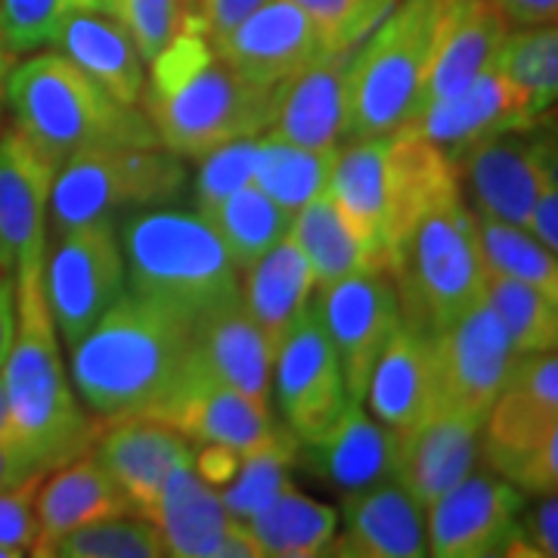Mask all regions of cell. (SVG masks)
<instances>
[{
	"label": "cell",
	"mask_w": 558,
	"mask_h": 558,
	"mask_svg": "<svg viewBox=\"0 0 558 558\" xmlns=\"http://www.w3.org/2000/svg\"><path fill=\"white\" fill-rule=\"evenodd\" d=\"M481 465L524 497L558 487V354H519L481 422Z\"/></svg>",
	"instance_id": "cell-10"
},
{
	"label": "cell",
	"mask_w": 558,
	"mask_h": 558,
	"mask_svg": "<svg viewBox=\"0 0 558 558\" xmlns=\"http://www.w3.org/2000/svg\"><path fill=\"white\" fill-rule=\"evenodd\" d=\"M208 40L236 75L267 90H279L286 81L329 53L314 22L292 0H267L240 25Z\"/></svg>",
	"instance_id": "cell-18"
},
{
	"label": "cell",
	"mask_w": 558,
	"mask_h": 558,
	"mask_svg": "<svg viewBox=\"0 0 558 558\" xmlns=\"http://www.w3.org/2000/svg\"><path fill=\"white\" fill-rule=\"evenodd\" d=\"M524 230H527L534 240L543 242L549 252H558V178L549 180V183L537 193Z\"/></svg>",
	"instance_id": "cell-47"
},
{
	"label": "cell",
	"mask_w": 558,
	"mask_h": 558,
	"mask_svg": "<svg viewBox=\"0 0 558 558\" xmlns=\"http://www.w3.org/2000/svg\"><path fill=\"white\" fill-rule=\"evenodd\" d=\"M196 3H199L202 22H205V35L218 38L233 25H240L245 16H252L267 0H196Z\"/></svg>",
	"instance_id": "cell-48"
},
{
	"label": "cell",
	"mask_w": 558,
	"mask_h": 558,
	"mask_svg": "<svg viewBox=\"0 0 558 558\" xmlns=\"http://www.w3.org/2000/svg\"><path fill=\"white\" fill-rule=\"evenodd\" d=\"M32 475H44V469H40L38 462L28 457L20 444H13V440L0 444V490L32 478Z\"/></svg>",
	"instance_id": "cell-51"
},
{
	"label": "cell",
	"mask_w": 558,
	"mask_h": 558,
	"mask_svg": "<svg viewBox=\"0 0 558 558\" xmlns=\"http://www.w3.org/2000/svg\"><path fill=\"white\" fill-rule=\"evenodd\" d=\"M484 301L497 314L515 354H543L558 348V299L515 279H487Z\"/></svg>",
	"instance_id": "cell-39"
},
{
	"label": "cell",
	"mask_w": 558,
	"mask_h": 558,
	"mask_svg": "<svg viewBox=\"0 0 558 558\" xmlns=\"http://www.w3.org/2000/svg\"><path fill=\"white\" fill-rule=\"evenodd\" d=\"M363 407L398 435L438 416L444 395L432 332L400 323L369 373Z\"/></svg>",
	"instance_id": "cell-21"
},
{
	"label": "cell",
	"mask_w": 558,
	"mask_h": 558,
	"mask_svg": "<svg viewBox=\"0 0 558 558\" xmlns=\"http://www.w3.org/2000/svg\"><path fill=\"white\" fill-rule=\"evenodd\" d=\"M270 391L289 435L299 444L319 438L351 403L339 354L319 323L314 301L274 351Z\"/></svg>",
	"instance_id": "cell-12"
},
{
	"label": "cell",
	"mask_w": 558,
	"mask_h": 558,
	"mask_svg": "<svg viewBox=\"0 0 558 558\" xmlns=\"http://www.w3.org/2000/svg\"><path fill=\"white\" fill-rule=\"evenodd\" d=\"M481 465V422L440 410L438 416L398 435L395 478L422 509Z\"/></svg>",
	"instance_id": "cell-26"
},
{
	"label": "cell",
	"mask_w": 558,
	"mask_h": 558,
	"mask_svg": "<svg viewBox=\"0 0 558 558\" xmlns=\"http://www.w3.org/2000/svg\"><path fill=\"white\" fill-rule=\"evenodd\" d=\"M3 109L13 116L10 128L57 168L94 149L159 143L140 106L112 100L57 50L16 60L3 87Z\"/></svg>",
	"instance_id": "cell-6"
},
{
	"label": "cell",
	"mask_w": 558,
	"mask_h": 558,
	"mask_svg": "<svg viewBox=\"0 0 558 558\" xmlns=\"http://www.w3.org/2000/svg\"><path fill=\"white\" fill-rule=\"evenodd\" d=\"M196 211L208 220V227L215 230V236L227 248V255L240 274H245L267 248H274L286 236L289 220H292L267 193H260L255 183Z\"/></svg>",
	"instance_id": "cell-35"
},
{
	"label": "cell",
	"mask_w": 558,
	"mask_h": 558,
	"mask_svg": "<svg viewBox=\"0 0 558 558\" xmlns=\"http://www.w3.org/2000/svg\"><path fill=\"white\" fill-rule=\"evenodd\" d=\"M149 519L165 539V553L174 558H211L223 531L236 521L215 484L199 475L196 459L168 475Z\"/></svg>",
	"instance_id": "cell-31"
},
{
	"label": "cell",
	"mask_w": 558,
	"mask_h": 558,
	"mask_svg": "<svg viewBox=\"0 0 558 558\" xmlns=\"http://www.w3.org/2000/svg\"><path fill=\"white\" fill-rule=\"evenodd\" d=\"M494 69L509 81L539 116L553 112L558 97V28L549 25H521L509 28L499 44Z\"/></svg>",
	"instance_id": "cell-37"
},
{
	"label": "cell",
	"mask_w": 558,
	"mask_h": 558,
	"mask_svg": "<svg viewBox=\"0 0 558 558\" xmlns=\"http://www.w3.org/2000/svg\"><path fill=\"white\" fill-rule=\"evenodd\" d=\"M457 186V165L432 140L416 128H395L341 146L329 196L391 274L418 220Z\"/></svg>",
	"instance_id": "cell-3"
},
{
	"label": "cell",
	"mask_w": 558,
	"mask_h": 558,
	"mask_svg": "<svg viewBox=\"0 0 558 558\" xmlns=\"http://www.w3.org/2000/svg\"><path fill=\"white\" fill-rule=\"evenodd\" d=\"M299 462L341 499L363 494L398 469V432L381 425L360 400H351L319 438L299 444Z\"/></svg>",
	"instance_id": "cell-23"
},
{
	"label": "cell",
	"mask_w": 558,
	"mask_h": 558,
	"mask_svg": "<svg viewBox=\"0 0 558 558\" xmlns=\"http://www.w3.org/2000/svg\"><path fill=\"white\" fill-rule=\"evenodd\" d=\"M196 363L205 376L270 407L274 348L267 344L258 323L248 317L242 301L196 329Z\"/></svg>",
	"instance_id": "cell-32"
},
{
	"label": "cell",
	"mask_w": 558,
	"mask_h": 558,
	"mask_svg": "<svg viewBox=\"0 0 558 558\" xmlns=\"http://www.w3.org/2000/svg\"><path fill=\"white\" fill-rule=\"evenodd\" d=\"M100 10L131 35L146 62L183 35L205 28L196 0H100Z\"/></svg>",
	"instance_id": "cell-40"
},
{
	"label": "cell",
	"mask_w": 558,
	"mask_h": 558,
	"mask_svg": "<svg viewBox=\"0 0 558 558\" xmlns=\"http://www.w3.org/2000/svg\"><path fill=\"white\" fill-rule=\"evenodd\" d=\"M47 475V472H44ZM44 475L20 481L0 490V549L10 558L28 556L38 534V490Z\"/></svg>",
	"instance_id": "cell-45"
},
{
	"label": "cell",
	"mask_w": 558,
	"mask_h": 558,
	"mask_svg": "<svg viewBox=\"0 0 558 558\" xmlns=\"http://www.w3.org/2000/svg\"><path fill=\"white\" fill-rule=\"evenodd\" d=\"M242 307L258 323L267 344L277 351L279 341L299 323L317 292V279L299 242L286 230V236L267 248L245 274H240Z\"/></svg>",
	"instance_id": "cell-29"
},
{
	"label": "cell",
	"mask_w": 558,
	"mask_h": 558,
	"mask_svg": "<svg viewBox=\"0 0 558 558\" xmlns=\"http://www.w3.org/2000/svg\"><path fill=\"white\" fill-rule=\"evenodd\" d=\"M546 119L475 146L459 159V183L469 186L472 211L524 227L537 193L558 178L556 137Z\"/></svg>",
	"instance_id": "cell-15"
},
{
	"label": "cell",
	"mask_w": 558,
	"mask_h": 558,
	"mask_svg": "<svg viewBox=\"0 0 558 558\" xmlns=\"http://www.w3.org/2000/svg\"><path fill=\"white\" fill-rule=\"evenodd\" d=\"M255 159H258V137L233 140V143H223L218 149L199 156L196 159L199 168H196V180H193L196 208L215 205L223 196L255 183Z\"/></svg>",
	"instance_id": "cell-44"
},
{
	"label": "cell",
	"mask_w": 558,
	"mask_h": 558,
	"mask_svg": "<svg viewBox=\"0 0 558 558\" xmlns=\"http://www.w3.org/2000/svg\"><path fill=\"white\" fill-rule=\"evenodd\" d=\"M326 556L339 558H418L428 556L425 509L398 478L344 497L339 527Z\"/></svg>",
	"instance_id": "cell-24"
},
{
	"label": "cell",
	"mask_w": 558,
	"mask_h": 558,
	"mask_svg": "<svg viewBox=\"0 0 558 558\" xmlns=\"http://www.w3.org/2000/svg\"><path fill=\"white\" fill-rule=\"evenodd\" d=\"M403 323L440 332L475 311L487 292L475 211L462 199V183L418 220L391 270Z\"/></svg>",
	"instance_id": "cell-7"
},
{
	"label": "cell",
	"mask_w": 558,
	"mask_h": 558,
	"mask_svg": "<svg viewBox=\"0 0 558 558\" xmlns=\"http://www.w3.org/2000/svg\"><path fill=\"white\" fill-rule=\"evenodd\" d=\"M35 509H38V534L28 556L38 558L50 556L53 546L75 527L131 512L128 499L121 497L116 481L109 478V472L102 469L100 459L94 457V450L47 472L40 481Z\"/></svg>",
	"instance_id": "cell-28"
},
{
	"label": "cell",
	"mask_w": 558,
	"mask_h": 558,
	"mask_svg": "<svg viewBox=\"0 0 558 558\" xmlns=\"http://www.w3.org/2000/svg\"><path fill=\"white\" fill-rule=\"evenodd\" d=\"M94 457L100 459L109 478L116 481L131 512L143 519L153 515L156 499L168 475L196 459L193 444L171 425L146 416H121L97 425ZM153 521V519H149Z\"/></svg>",
	"instance_id": "cell-20"
},
{
	"label": "cell",
	"mask_w": 558,
	"mask_h": 558,
	"mask_svg": "<svg viewBox=\"0 0 558 558\" xmlns=\"http://www.w3.org/2000/svg\"><path fill=\"white\" fill-rule=\"evenodd\" d=\"M277 94L236 75L199 28L146 62L140 109L165 149L196 161L223 143L264 134Z\"/></svg>",
	"instance_id": "cell-2"
},
{
	"label": "cell",
	"mask_w": 558,
	"mask_h": 558,
	"mask_svg": "<svg viewBox=\"0 0 558 558\" xmlns=\"http://www.w3.org/2000/svg\"><path fill=\"white\" fill-rule=\"evenodd\" d=\"M524 494L487 465L450 487L425 509L428 556L490 558L502 556L524 509Z\"/></svg>",
	"instance_id": "cell-16"
},
{
	"label": "cell",
	"mask_w": 558,
	"mask_h": 558,
	"mask_svg": "<svg viewBox=\"0 0 558 558\" xmlns=\"http://www.w3.org/2000/svg\"><path fill=\"white\" fill-rule=\"evenodd\" d=\"M128 292L190 329L242 301L240 270L196 208L161 205L119 223Z\"/></svg>",
	"instance_id": "cell-5"
},
{
	"label": "cell",
	"mask_w": 558,
	"mask_h": 558,
	"mask_svg": "<svg viewBox=\"0 0 558 558\" xmlns=\"http://www.w3.org/2000/svg\"><path fill=\"white\" fill-rule=\"evenodd\" d=\"M196 369V329L124 292L69 348V379L100 422L149 416Z\"/></svg>",
	"instance_id": "cell-1"
},
{
	"label": "cell",
	"mask_w": 558,
	"mask_h": 558,
	"mask_svg": "<svg viewBox=\"0 0 558 558\" xmlns=\"http://www.w3.org/2000/svg\"><path fill=\"white\" fill-rule=\"evenodd\" d=\"M16 65V53L10 50L7 35H3V22H0V119H3V87H7V75Z\"/></svg>",
	"instance_id": "cell-52"
},
{
	"label": "cell",
	"mask_w": 558,
	"mask_h": 558,
	"mask_svg": "<svg viewBox=\"0 0 558 558\" xmlns=\"http://www.w3.org/2000/svg\"><path fill=\"white\" fill-rule=\"evenodd\" d=\"M444 410L484 422L515 363V351L487 301L435 332Z\"/></svg>",
	"instance_id": "cell-17"
},
{
	"label": "cell",
	"mask_w": 558,
	"mask_h": 558,
	"mask_svg": "<svg viewBox=\"0 0 558 558\" xmlns=\"http://www.w3.org/2000/svg\"><path fill=\"white\" fill-rule=\"evenodd\" d=\"M128 292L119 223H87L57 233L44 258V295L65 348L78 344L94 323Z\"/></svg>",
	"instance_id": "cell-11"
},
{
	"label": "cell",
	"mask_w": 558,
	"mask_h": 558,
	"mask_svg": "<svg viewBox=\"0 0 558 558\" xmlns=\"http://www.w3.org/2000/svg\"><path fill=\"white\" fill-rule=\"evenodd\" d=\"M16 332V267L0 248V366Z\"/></svg>",
	"instance_id": "cell-49"
},
{
	"label": "cell",
	"mask_w": 558,
	"mask_h": 558,
	"mask_svg": "<svg viewBox=\"0 0 558 558\" xmlns=\"http://www.w3.org/2000/svg\"><path fill=\"white\" fill-rule=\"evenodd\" d=\"M146 418L171 425L193 450H220L233 457L295 440L286 425H277L274 407L205 376L199 363Z\"/></svg>",
	"instance_id": "cell-13"
},
{
	"label": "cell",
	"mask_w": 558,
	"mask_h": 558,
	"mask_svg": "<svg viewBox=\"0 0 558 558\" xmlns=\"http://www.w3.org/2000/svg\"><path fill=\"white\" fill-rule=\"evenodd\" d=\"M336 156L339 149H307L264 131L258 134L255 186L292 218L307 202L329 190Z\"/></svg>",
	"instance_id": "cell-36"
},
{
	"label": "cell",
	"mask_w": 558,
	"mask_h": 558,
	"mask_svg": "<svg viewBox=\"0 0 558 558\" xmlns=\"http://www.w3.org/2000/svg\"><path fill=\"white\" fill-rule=\"evenodd\" d=\"M348 53H323L277 94L270 134L307 149H341L348 128Z\"/></svg>",
	"instance_id": "cell-25"
},
{
	"label": "cell",
	"mask_w": 558,
	"mask_h": 558,
	"mask_svg": "<svg viewBox=\"0 0 558 558\" xmlns=\"http://www.w3.org/2000/svg\"><path fill=\"white\" fill-rule=\"evenodd\" d=\"M16 444L44 472L94 447L97 425L72 388L44 295V264L16 270V332L0 366Z\"/></svg>",
	"instance_id": "cell-4"
},
{
	"label": "cell",
	"mask_w": 558,
	"mask_h": 558,
	"mask_svg": "<svg viewBox=\"0 0 558 558\" xmlns=\"http://www.w3.org/2000/svg\"><path fill=\"white\" fill-rule=\"evenodd\" d=\"M258 539L264 558H317L326 556L339 527V509L304 497L292 484L258 515L245 519Z\"/></svg>",
	"instance_id": "cell-34"
},
{
	"label": "cell",
	"mask_w": 558,
	"mask_h": 558,
	"mask_svg": "<svg viewBox=\"0 0 558 558\" xmlns=\"http://www.w3.org/2000/svg\"><path fill=\"white\" fill-rule=\"evenodd\" d=\"M165 539H161L156 521L124 512L109 519L90 521L84 527L69 531L53 546L50 558H165Z\"/></svg>",
	"instance_id": "cell-41"
},
{
	"label": "cell",
	"mask_w": 558,
	"mask_h": 558,
	"mask_svg": "<svg viewBox=\"0 0 558 558\" xmlns=\"http://www.w3.org/2000/svg\"><path fill=\"white\" fill-rule=\"evenodd\" d=\"M13 440L16 444V432H13V416H10V400H7V388L0 379V444Z\"/></svg>",
	"instance_id": "cell-53"
},
{
	"label": "cell",
	"mask_w": 558,
	"mask_h": 558,
	"mask_svg": "<svg viewBox=\"0 0 558 558\" xmlns=\"http://www.w3.org/2000/svg\"><path fill=\"white\" fill-rule=\"evenodd\" d=\"M289 233L299 242L301 255L311 264L317 289L332 286V282L351 277V274L381 270L373 248L363 242V236L354 230V223L341 215V208L329 196V190L292 215Z\"/></svg>",
	"instance_id": "cell-33"
},
{
	"label": "cell",
	"mask_w": 558,
	"mask_h": 558,
	"mask_svg": "<svg viewBox=\"0 0 558 558\" xmlns=\"http://www.w3.org/2000/svg\"><path fill=\"white\" fill-rule=\"evenodd\" d=\"M90 10H100V0H0V22L10 50L25 57L50 50L62 25Z\"/></svg>",
	"instance_id": "cell-42"
},
{
	"label": "cell",
	"mask_w": 558,
	"mask_h": 558,
	"mask_svg": "<svg viewBox=\"0 0 558 558\" xmlns=\"http://www.w3.org/2000/svg\"><path fill=\"white\" fill-rule=\"evenodd\" d=\"M543 119L546 116H539L527 97L490 65L453 97L425 106L407 128H416L422 137L432 140L447 159L459 165V159H465L481 143L531 128Z\"/></svg>",
	"instance_id": "cell-19"
},
{
	"label": "cell",
	"mask_w": 558,
	"mask_h": 558,
	"mask_svg": "<svg viewBox=\"0 0 558 558\" xmlns=\"http://www.w3.org/2000/svg\"><path fill=\"white\" fill-rule=\"evenodd\" d=\"M50 50L62 53L112 100L140 106V94L146 84V60L140 57L131 35L102 10L72 16L62 25Z\"/></svg>",
	"instance_id": "cell-30"
},
{
	"label": "cell",
	"mask_w": 558,
	"mask_h": 558,
	"mask_svg": "<svg viewBox=\"0 0 558 558\" xmlns=\"http://www.w3.org/2000/svg\"><path fill=\"white\" fill-rule=\"evenodd\" d=\"M57 165L22 137L0 131V248L13 267H35L50 245V190Z\"/></svg>",
	"instance_id": "cell-22"
},
{
	"label": "cell",
	"mask_w": 558,
	"mask_h": 558,
	"mask_svg": "<svg viewBox=\"0 0 558 558\" xmlns=\"http://www.w3.org/2000/svg\"><path fill=\"white\" fill-rule=\"evenodd\" d=\"M444 0H398L348 57L351 137L407 128L422 109Z\"/></svg>",
	"instance_id": "cell-8"
},
{
	"label": "cell",
	"mask_w": 558,
	"mask_h": 558,
	"mask_svg": "<svg viewBox=\"0 0 558 558\" xmlns=\"http://www.w3.org/2000/svg\"><path fill=\"white\" fill-rule=\"evenodd\" d=\"M512 25L494 0H444L422 109L447 100L484 75ZM418 109V112H422Z\"/></svg>",
	"instance_id": "cell-27"
},
{
	"label": "cell",
	"mask_w": 558,
	"mask_h": 558,
	"mask_svg": "<svg viewBox=\"0 0 558 558\" xmlns=\"http://www.w3.org/2000/svg\"><path fill=\"white\" fill-rule=\"evenodd\" d=\"M502 556L556 558L558 556V499L556 494L537 497V502L521 509L515 534Z\"/></svg>",
	"instance_id": "cell-46"
},
{
	"label": "cell",
	"mask_w": 558,
	"mask_h": 558,
	"mask_svg": "<svg viewBox=\"0 0 558 558\" xmlns=\"http://www.w3.org/2000/svg\"><path fill=\"white\" fill-rule=\"evenodd\" d=\"M314 22L329 53H348L398 0H292Z\"/></svg>",
	"instance_id": "cell-43"
},
{
	"label": "cell",
	"mask_w": 558,
	"mask_h": 558,
	"mask_svg": "<svg viewBox=\"0 0 558 558\" xmlns=\"http://www.w3.org/2000/svg\"><path fill=\"white\" fill-rule=\"evenodd\" d=\"M478 245L487 277L515 279L527 282L539 292L558 299V260L539 240H534L524 227L506 223L499 218H487L475 211Z\"/></svg>",
	"instance_id": "cell-38"
},
{
	"label": "cell",
	"mask_w": 558,
	"mask_h": 558,
	"mask_svg": "<svg viewBox=\"0 0 558 558\" xmlns=\"http://www.w3.org/2000/svg\"><path fill=\"white\" fill-rule=\"evenodd\" d=\"M314 307L339 354L348 398L363 403L366 381L381 348L403 323L395 277L388 270L351 274L332 286L317 289Z\"/></svg>",
	"instance_id": "cell-14"
},
{
	"label": "cell",
	"mask_w": 558,
	"mask_h": 558,
	"mask_svg": "<svg viewBox=\"0 0 558 558\" xmlns=\"http://www.w3.org/2000/svg\"><path fill=\"white\" fill-rule=\"evenodd\" d=\"M190 186L186 159L153 146H109L62 161L50 190V233L178 205Z\"/></svg>",
	"instance_id": "cell-9"
},
{
	"label": "cell",
	"mask_w": 558,
	"mask_h": 558,
	"mask_svg": "<svg viewBox=\"0 0 558 558\" xmlns=\"http://www.w3.org/2000/svg\"><path fill=\"white\" fill-rule=\"evenodd\" d=\"M509 25H549L558 16V0H494Z\"/></svg>",
	"instance_id": "cell-50"
}]
</instances>
